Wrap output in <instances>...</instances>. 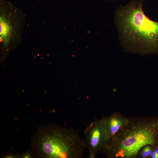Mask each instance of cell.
Returning <instances> with one entry per match:
<instances>
[{"instance_id": "3957f363", "label": "cell", "mask_w": 158, "mask_h": 158, "mask_svg": "<svg viewBox=\"0 0 158 158\" xmlns=\"http://www.w3.org/2000/svg\"><path fill=\"white\" fill-rule=\"evenodd\" d=\"M31 146L36 156L50 158H82L86 148L76 131L53 124L40 127L32 139Z\"/></svg>"}, {"instance_id": "ba28073f", "label": "cell", "mask_w": 158, "mask_h": 158, "mask_svg": "<svg viewBox=\"0 0 158 158\" xmlns=\"http://www.w3.org/2000/svg\"><path fill=\"white\" fill-rule=\"evenodd\" d=\"M150 158H158V147H154Z\"/></svg>"}, {"instance_id": "277c9868", "label": "cell", "mask_w": 158, "mask_h": 158, "mask_svg": "<svg viewBox=\"0 0 158 158\" xmlns=\"http://www.w3.org/2000/svg\"><path fill=\"white\" fill-rule=\"evenodd\" d=\"M0 40L5 45L21 37L25 17L10 2L0 0Z\"/></svg>"}, {"instance_id": "8992f818", "label": "cell", "mask_w": 158, "mask_h": 158, "mask_svg": "<svg viewBox=\"0 0 158 158\" xmlns=\"http://www.w3.org/2000/svg\"><path fill=\"white\" fill-rule=\"evenodd\" d=\"M102 119L109 139L122 131L130 120L129 118H126L119 113H113Z\"/></svg>"}, {"instance_id": "6da1fadb", "label": "cell", "mask_w": 158, "mask_h": 158, "mask_svg": "<svg viewBox=\"0 0 158 158\" xmlns=\"http://www.w3.org/2000/svg\"><path fill=\"white\" fill-rule=\"evenodd\" d=\"M143 0H133L121 5L114 21L123 48L130 52L158 54V22L151 20L142 9Z\"/></svg>"}, {"instance_id": "52a82bcc", "label": "cell", "mask_w": 158, "mask_h": 158, "mask_svg": "<svg viewBox=\"0 0 158 158\" xmlns=\"http://www.w3.org/2000/svg\"><path fill=\"white\" fill-rule=\"evenodd\" d=\"M155 147V146L151 145H147L143 146L139 151L138 158H150Z\"/></svg>"}, {"instance_id": "5b68a950", "label": "cell", "mask_w": 158, "mask_h": 158, "mask_svg": "<svg viewBox=\"0 0 158 158\" xmlns=\"http://www.w3.org/2000/svg\"><path fill=\"white\" fill-rule=\"evenodd\" d=\"M84 140L89 152L88 158H95L98 154L103 152L109 140L102 119H96L85 129Z\"/></svg>"}, {"instance_id": "7a4b0ae2", "label": "cell", "mask_w": 158, "mask_h": 158, "mask_svg": "<svg viewBox=\"0 0 158 158\" xmlns=\"http://www.w3.org/2000/svg\"><path fill=\"white\" fill-rule=\"evenodd\" d=\"M126 127L108 141L102 152L109 158H138L143 146L158 147V119L130 117Z\"/></svg>"}]
</instances>
